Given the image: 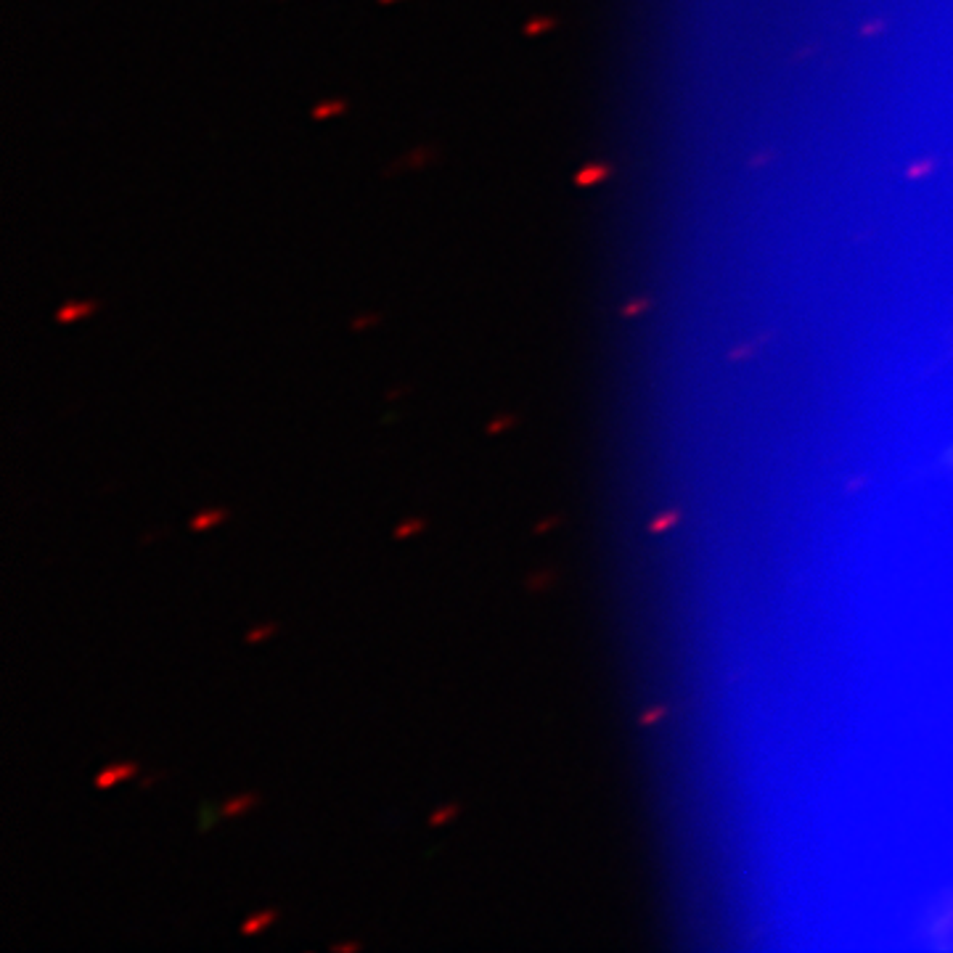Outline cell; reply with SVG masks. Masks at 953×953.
I'll use <instances>...</instances> for the list:
<instances>
[{
    "mask_svg": "<svg viewBox=\"0 0 953 953\" xmlns=\"http://www.w3.org/2000/svg\"><path fill=\"white\" fill-rule=\"evenodd\" d=\"M458 813V805L456 803H450V805H442L439 811H434V813L429 816V823L432 826H439V823H445V821H450L453 816Z\"/></svg>",
    "mask_w": 953,
    "mask_h": 953,
    "instance_id": "5",
    "label": "cell"
},
{
    "mask_svg": "<svg viewBox=\"0 0 953 953\" xmlns=\"http://www.w3.org/2000/svg\"><path fill=\"white\" fill-rule=\"evenodd\" d=\"M228 511L225 509H215V511H202L191 519V530H207V527H215L217 522H223Z\"/></svg>",
    "mask_w": 953,
    "mask_h": 953,
    "instance_id": "2",
    "label": "cell"
},
{
    "mask_svg": "<svg viewBox=\"0 0 953 953\" xmlns=\"http://www.w3.org/2000/svg\"><path fill=\"white\" fill-rule=\"evenodd\" d=\"M334 951H358L360 948V943H337V945H331Z\"/></svg>",
    "mask_w": 953,
    "mask_h": 953,
    "instance_id": "9",
    "label": "cell"
},
{
    "mask_svg": "<svg viewBox=\"0 0 953 953\" xmlns=\"http://www.w3.org/2000/svg\"><path fill=\"white\" fill-rule=\"evenodd\" d=\"M276 630H278V625H276V623H268V625L257 627V630H249V633H246V641H249V644L265 641V638H268V635H273Z\"/></svg>",
    "mask_w": 953,
    "mask_h": 953,
    "instance_id": "6",
    "label": "cell"
},
{
    "mask_svg": "<svg viewBox=\"0 0 953 953\" xmlns=\"http://www.w3.org/2000/svg\"><path fill=\"white\" fill-rule=\"evenodd\" d=\"M117 781H120V778H117V774H114V768H106V771H101V774H98V778H95V786H98V789H109V786H114Z\"/></svg>",
    "mask_w": 953,
    "mask_h": 953,
    "instance_id": "7",
    "label": "cell"
},
{
    "mask_svg": "<svg viewBox=\"0 0 953 953\" xmlns=\"http://www.w3.org/2000/svg\"><path fill=\"white\" fill-rule=\"evenodd\" d=\"M276 916H278V911H262V914L252 916V919L241 927V934H257L265 925L276 922Z\"/></svg>",
    "mask_w": 953,
    "mask_h": 953,
    "instance_id": "3",
    "label": "cell"
},
{
    "mask_svg": "<svg viewBox=\"0 0 953 953\" xmlns=\"http://www.w3.org/2000/svg\"><path fill=\"white\" fill-rule=\"evenodd\" d=\"M162 776H165V774H157V776H146V778H143V781H140V786H143V789H146V786H151V784H154V781H157V778H162Z\"/></svg>",
    "mask_w": 953,
    "mask_h": 953,
    "instance_id": "10",
    "label": "cell"
},
{
    "mask_svg": "<svg viewBox=\"0 0 953 953\" xmlns=\"http://www.w3.org/2000/svg\"><path fill=\"white\" fill-rule=\"evenodd\" d=\"M427 527V522L424 519H408V522H402L397 530H395V538H411V535H416V533H421Z\"/></svg>",
    "mask_w": 953,
    "mask_h": 953,
    "instance_id": "4",
    "label": "cell"
},
{
    "mask_svg": "<svg viewBox=\"0 0 953 953\" xmlns=\"http://www.w3.org/2000/svg\"><path fill=\"white\" fill-rule=\"evenodd\" d=\"M114 768V774H117V778H130V776H135V771H138V766L135 763H117V766H112Z\"/></svg>",
    "mask_w": 953,
    "mask_h": 953,
    "instance_id": "8",
    "label": "cell"
},
{
    "mask_svg": "<svg viewBox=\"0 0 953 953\" xmlns=\"http://www.w3.org/2000/svg\"><path fill=\"white\" fill-rule=\"evenodd\" d=\"M257 803H260V794L246 792V794H241V797H234V800H228L225 805H220V816L246 813V811H249V808H254Z\"/></svg>",
    "mask_w": 953,
    "mask_h": 953,
    "instance_id": "1",
    "label": "cell"
},
{
    "mask_svg": "<svg viewBox=\"0 0 953 953\" xmlns=\"http://www.w3.org/2000/svg\"><path fill=\"white\" fill-rule=\"evenodd\" d=\"M506 424H509V421H506V419H501V421H496V424H493V427H490V432H498V429H504V427H506Z\"/></svg>",
    "mask_w": 953,
    "mask_h": 953,
    "instance_id": "11",
    "label": "cell"
}]
</instances>
